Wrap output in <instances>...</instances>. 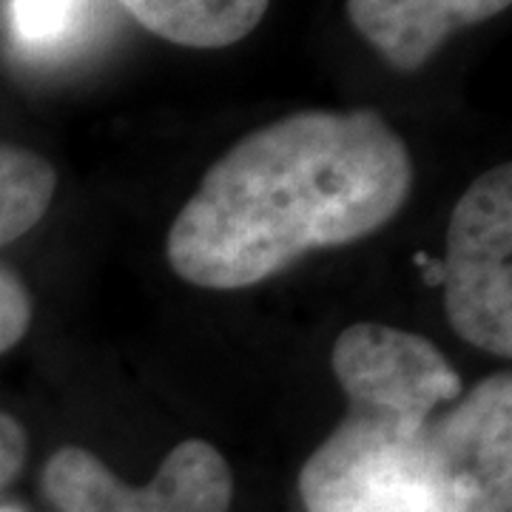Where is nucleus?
<instances>
[{"mask_svg": "<svg viewBox=\"0 0 512 512\" xmlns=\"http://www.w3.org/2000/svg\"><path fill=\"white\" fill-rule=\"evenodd\" d=\"M55 185V168L40 154L0 143V248L43 220Z\"/></svg>", "mask_w": 512, "mask_h": 512, "instance_id": "8", "label": "nucleus"}, {"mask_svg": "<svg viewBox=\"0 0 512 512\" xmlns=\"http://www.w3.org/2000/svg\"><path fill=\"white\" fill-rule=\"evenodd\" d=\"M444 305L458 336L512 353V165H495L456 202L447 225Z\"/></svg>", "mask_w": 512, "mask_h": 512, "instance_id": "4", "label": "nucleus"}, {"mask_svg": "<svg viewBox=\"0 0 512 512\" xmlns=\"http://www.w3.org/2000/svg\"><path fill=\"white\" fill-rule=\"evenodd\" d=\"M0 512H23V510H18V507H0Z\"/></svg>", "mask_w": 512, "mask_h": 512, "instance_id": "12", "label": "nucleus"}, {"mask_svg": "<svg viewBox=\"0 0 512 512\" xmlns=\"http://www.w3.org/2000/svg\"><path fill=\"white\" fill-rule=\"evenodd\" d=\"M26 458V433L18 421L0 413V490L18 476L20 464Z\"/></svg>", "mask_w": 512, "mask_h": 512, "instance_id": "11", "label": "nucleus"}, {"mask_svg": "<svg viewBox=\"0 0 512 512\" xmlns=\"http://www.w3.org/2000/svg\"><path fill=\"white\" fill-rule=\"evenodd\" d=\"M43 490L60 512H228L234 478L208 441L177 444L146 487H128L83 447L57 450Z\"/></svg>", "mask_w": 512, "mask_h": 512, "instance_id": "5", "label": "nucleus"}, {"mask_svg": "<svg viewBox=\"0 0 512 512\" xmlns=\"http://www.w3.org/2000/svg\"><path fill=\"white\" fill-rule=\"evenodd\" d=\"M148 32L191 49L239 43L265 18L271 0H120Z\"/></svg>", "mask_w": 512, "mask_h": 512, "instance_id": "7", "label": "nucleus"}, {"mask_svg": "<svg viewBox=\"0 0 512 512\" xmlns=\"http://www.w3.org/2000/svg\"><path fill=\"white\" fill-rule=\"evenodd\" d=\"M512 376L493 373L430 421L402 512H510Z\"/></svg>", "mask_w": 512, "mask_h": 512, "instance_id": "3", "label": "nucleus"}, {"mask_svg": "<svg viewBox=\"0 0 512 512\" xmlns=\"http://www.w3.org/2000/svg\"><path fill=\"white\" fill-rule=\"evenodd\" d=\"M32 322V299L18 276L0 268V353L15 348Z\"/></svg>", "mask_w": 512, "mask_h": 512, "instance_id": "10", "label": "nucleus"}, {"mask_svg": "<svg viewBox=\"0 0 512 512\" xmlns=\"http://www.w3.org/2000/svg\"><path fill=\"white\" fill-rule=\"evenodd\" d=\"M86 0H12V23L23 43L52 46L69 35Z\"/></svg>", "mask_w": 512, "mask_h": 512, "instance_id": "9", "label": "nucleus"}, {"mask_svg": "<svg viewBox=\"0 0 512 512\" xmlns=\"http://www.w3.org/2000/svg\"><path fill=\"white\" fill-rule=\"evenodd\" d=\"M333 373L348 416L302 467V501L308 512H402L433 413L461 396V379L433 342L376 322L342 330Z\"/></svg>", "mask_w": 512, "mask_h": 512, "instance_id": "2", "label": "nucleus"}, {"mask_svg": "<svg viewBox=\"0 0 512 512\" xmlns=\"http://www.w3.org/2000/svg\"><path fill=\"white\" fill-rule=\"evenodd\" d=\"M512 0H348V18L379 55L416 72L456 29L490 20Z\"/></svg>", "mask_w": 512, "mask_h": 512, "instance_id": "6", "label": "nucleus"}, {"mask_svg": "<svg viewBox=\"0 0 512 512\" xmlns=\"http://www.w3.org/2000/svg\"><path fill=\"white\" fill-rule=\"evenodd\" d=\"M410 185V151L382 114H288L208 168L171 225L165 254L197 288H248L313 248L379 231Z\"/></svg>", "mask_w": 512, "mask_h": 512, "instance_id": "1", "label": "nucleus"}]
</instances>
